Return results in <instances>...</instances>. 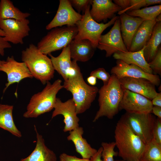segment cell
<instances>
[{
	"label": "cell",
	"mask_w": 161,
	"mask_h": 161,
	"mask_svg": "<svg viewBox=\"0 0 161 161\" xmlns=\"http://www.w3.org/2000/svg\"><path fill=\"white\" fill-rule=\"evenodd\" d=\"M119 17L113 26L106 34L101 35L97 48L106 52V57H110L118 52L128 51L123 42L120 30Z\"/></svg>",
	"instance_id": "obj_9"
},
{
	"label": "cell",
	"mask_w": 161,
	"mask_h": 161,
	"mask_svg": "<svg viewBox=\"0 0 161 161\" xmlns=\"http://www.w3.org/2000/svg\"><path fill=\"white\" fill-rule=\"evenodd\" d=\"M113 2L120 7L122 10L126 9L130 6V0H114Z\"/></svg>",
	"instance_id": "obj_38"
},
{
	"label": "cell",
	"mask_w": 161,
	"mask_h": 161,
	"mask_svg": "<svg viewBox=\"0 0 161 161\" xmlns=\"http://www.w3.org/2000/svg\"><path fill=\"white\" fill-rule=\"evenodd\" d=\"M82 17V15L74 10L69 0H60L57 13L46 29L49 30L65 25L74 26Z\"/></svg>",
	"instance_id": "obj_14"
},
{
	"label": "cell",
	"mask_w": 161,
	"mask_h": 161,
	"mask_svg": "<svg viewBox=\"0 0 161 161\" xmlns=\"http://www.w3.org/2000/svg\"><path fill=\"white\" fill-rule=\"evenodd\" d=\"M21 59L33 77L45 85L54 76L55 70L50 58L41 53L33 44L21 52Z\"/></svg>",
	"instance_id": "obj_3"
},
{
	"label": "cell",
	"mask_w": 161,
	"mask_h": 161,
	"mask_svg": "<svg viewBox=\"0 0 161 161\" xmlns=\"http://www.w3.org/2000/svg\"><path fill=\"white\" fill-rule=\"evenodd\" d=\"M114 161H124L123 160H114Z\"/></svg>",
	"instance_id": "obj_45"
},
{
	"label": "cell",
	"mask_w": 161,
	"mask_h": 161,
	"mask_svg": "<svg viewBox=\"0 0 161 161\" xmlns=\"http://www.w3.org/2000/svg\"><path fill=\"white\" fill-rule=\"evenodd\" d=\"M28 13H24L14 5L10 0L0 1V20L13 19L24 20L30 16Z\"/></svg>",
	"instance_id": "obj_27"
},
{
	"label": "cell",
	"mask_w": 161,
	"mask_h": 161,
	"mask_svg": "<svg viewBox=\"0 0 161 161\" xmlns=\"http://www.w3.org/2000/svg\"><path fill=\"white\" fill-rule=\"evenodd\" d=\"M153 71V74H161V47H160L158 52L154 59L148 63Z\"/></svg>",
	"instance_id": "obj_32"
},
{
	"label": "cell",
	"mask_w": 161,
	"mask_h": 161,
	"mask_svg": "<svg viewBox=\"0 0 161 161\" xmlns=\"http://www.w3.org/2000/svg\"><path fill=\"white\" fill-rule=\"evenodd\" d=\"M125 13L131 16L140 17L144 21H153L161 14V5L146 7L137 10L127 11Z\"/></svg>",
	"instance_id": "obj_29"
},
{
	"label": "cell",
	"mask_w": 161,
	"mask_h": 161,
	"mask_svg": "<svg viewBox=\"0 0 161 161\" xmlns=\"http://www.w3.org/2000/svg\"><path fill=\"white\" fill-rule=\"evenodd\" d=\"M90 5L85 10L82 18L76 24L78 32L74 40L78 41L84 39L89 41L94 47L97 48L103 32L114 24L119 16H115L107 23H99L95 21L90 14Z\"/></svg>",
	"instance_id": "obj_7"
},
{
	"label": "cell",
	"mask_w": 161,
	"mask_h": 161,
	"mask_svg": "<svg viewBox=\"0 0 161 161\" xmlns=\"http://www.w3.org/2000/svg\"><path fill=\"white\" fill-rule=\"evenodd\" d=\"M118 80L123 89L142 95L151 100L157 93L155 85L147 79L124 77Z\"/></svg>",
	"instance_id": "obj_17"
},
{
	"label": "cell",
	"mask_w": 161,
	"mask_h": 161,
	"mask_svg": "<svg viewBox=\"0 0 161 161\" xmlns=\"http://www.w3.org/2000/svg\"><path fill=\"white\" fill-rule=\"evenodd\" d=\"M102 148L100 147L97 150L96 154L90 159V161H102L101 154Z\"/></svg>",
	"instance_id": "obj_40"
},
{
	"label": "cell",
	"mask_w": 161,
	"mask_h": 161,
	"mask_svg": "<svg viewBox=\"0 0 161 161\" xmlns=\"http://www.w3.org/2000/svg\"><path fill=\"white\" fill-rule=\"evenodd\" d=\"M12 46L10 44L5 41L3 37L0 36V54L3 56L4 54V49L6 48H10ZM2 61L0 60V64Z\"/></svg>",
	"instance_id": "obj_37"
},
{
	"label": "cell",
	"mask_w": 161,
	"mask_h": 161,
	"mask_svg": "<svg viewBox=\"0 0 161 161\" xmlns=\"http://www.w3.org/2000/svg\"><path fill=\"white\" fill-rule=\"evenodd\" d=\"M160 0H130V6L126 9L119 12L120 15L127 11L140 9L141 8L156 4H161Z\"/></svg>",
	"instance_id": "obj_31"
},
{
	"label": "cell",
	"mask_w": 161,
	"mask_h": 161,
	"mask_svg": "<svg viewBox=\"0 0 161 161\" xmlns=\"http://www.w3.org/2000/svg\"><path fill=\"white\" fill-rule=\"evenodd\" d=\"M59 159L60 161H90L89 159L79 158L75 156L69 155L65 153L60 155Z\"/></svg>",
	"instance_id": "obj_36"
},
{
	"label": "cell",
	"mask_w": 161,
	"mask_h": 161,
	"mask_svg": "<svg viewBox=\"0 0 161 161\" xmlns=\"http://www.w3.org/2000/svg\"><path fill=\"white\" fill-rule=\"evenodd\" d=\"M29 20L13 19L0 20V29L5 33V41L15 44H23L24 38L29 34Z\"/></svg>",
	"instance_id": "obj_10"
},
{
	"label": "cell",
	"mask_w": 161,
	"mask_h": 161,
	"mask_svg": "<svg viewBox=\"0 0 161 161\" xmlns=\"http://www.w3.org/2000/svg\"><path fill=\"white\" fill-rule=\"evenodd\" d=\"M156 20L157 22L161 21V14L158 15L156 18Z\"/></svg>",
	"instance_id": "obj_43"
},
{
	"label": "cell",
	"mask_w": 161,
	"mask_h": 161,
	"mask_svg": "<svg viewBox=\"0 0 161 161\" xmlns=\"http://www.w3.org/2000/svg\"><path fill=\"white\" fill-rule=\"evenodd\" d=\"M87 81L89 85L94 86L97 83V78L94 76L90 75L87 78Z\"/></svg>",
	"instance_id": "obj_42"
},
{
	"label": "cell",
	"mask_w": 161,
	"mask_h": 161,
	"mask_svg": "<svg viewBox=\"0 0 161 161\" xmlns=\"http://www.w3.org/2000/svg\"><path fill=\"white\" fill-rule=\"evenodd\" d=\"M0 71L5 72L7 76V82L3 93L10 85L18 83L25 78H33L25 63L17 61L13 56H8L6 61H2L0 64Z\"/></svg>",
	"instance_id": "obj_13"
},
{
	"label": "cell",
	"mask_w": 161,
	"mask_h": 161,
	"mask_svg": "<svg viewBox=\"0 0 161 161\" xmlns=\"http://www.w3.org/2000/svg\"><path fill=\"white\" fill-rule=\"evenodd\" d=\"M62 82L60 79L56 80L52 84L47 82L41 92L32 96L23 117L26 118H36L54 109L57 94L63 88Z\"/></svg>",
	"instance_id": "obj_4"
},
{
	"label": "cell",
	"mask_w": 161,
	"mask_h": 161,
	"mask_svg": "<svg viewBox=\"0 0 161 161\" xmlns=\"http://www.w3.org/2000/svg\"><path fill=\"white\" fill-rule=\"evenodd\" d=\"M72 6L79 13L81 12L84 13L87 7L91 4L92 0H69Z\"/></svg>",
	"instance_id": "obj_34"
},
{
	"label": "cell",
	"mask_w": 161,
	"mask_h": 161,
	"mask_svg": "<svg viewBox=\"0 0 161 161\" xmlns=\"http://www.w3.org/2000/svg\"><path fill=\"white\" fill-rule=\"evenodd\" d=\"M111 73L118 79L124 77L142 78L149 80L155 86L160 83V79L158 75L147 73L137 65L128 64L120 60H117L116 64L112 68Z\"/></svg>",
	"instance_id": "obj_15"
},
{
	"label": "cell",
	"mask_w": 161,
	"mask_h": 161,
	"mask_svg": "<svg viewBox=\"0 0 161 161\" xmlns=\"http://www.w3.org/2000/svg\"><path fill=\"white\" fill-rule=\"evenodd\" d=\"M120 15L121 35L124 44L129 51L135 33L144 20L140 17L131 16L125 12Z\"/></svg>",
	"instance_id": "obj_19"
},
{
	"label": "cell",
	"mask_w": 161,
	"mask_h": 161,
	"mask_svg": "<svg viewBox=\"0 0 161 161\" xmlns=\"http://www.w3.org/2000/svg\"><path fill=\"white\" fill-rule=\"evenodd\" d=\"M90 13L93 19L99 23L112 19L115 13L122 10L121 8L111 0H92Z\"/></svg>",
	"instance_id": "obj_18"
},
{
	"label": "cell",
	"mask_w": 161,
	"mask_h": 161,
	"mask_svg": "<svg viewBox=\"0 0 161 161\" xmlns=\"http://www.w3.org/2000/svg\"><path fill=\"white\" fill-rule=\"evenodd\" d=\"M98 93L99 109L93 122H95L103 117L112 119L119 111L123 93V89L114 75L112 74L109 83L102 86Z\"/></svg>",
	"instance_id": "obj_2"
},
{
	"label": "cell",
	"mask_w": 161,
	"mask_h": 161,
	"mask_svg": "<svg viewBox=\"0 0 161 161\" xmlns=\"http://www.w3.org/2000/svg\"><path fill=\"white\" fill-rule=\"evenodd\" d=\"M153 105L151 100L140 94L123 89L119 110L133 113H151Z\"/></svg>",
	"instance_id": "obj_12"
},
{
	"label": "cell",
	"mask_w": 161,
	"mask_h": 161,
	"mask_svg": "<svg viewBox=\"0 0 161 161\" xmlns=\"http://www.w3.org/2000/svg\"><path fill=\"white\" fill-rule=\"evenodd\" d=\"M145 46L141 50L136 52H118L114 53V59L121 60L128 64L137 65L147 73L153 74L149 64L145 61L144 56Z\"/></svg>",
	"instance_id": "obj_24"
},
{
	"label": "cell",
	"mask_w": 161,
	"mask_h": 161,
	"mask_svg": "<svg viewBox=\"0 0 161 161\" xmlns=\"http://www.w3.org/2000/svg\"><path fill=\"white\" fill-rule=\"evenodd\" d=\"M151 102L153 106L161 107V92L157 93L151 100Z\"/></svg>",
	"instance_id": "obj_39"
},
{
	"label": "cell",
	"mask_w": 161,
	"mask_h": 161,
	"mask_svg": "<svg viewBox=\"0 0 161 161\" xmlns=\"http://www.w3.org/2000/svg\"><path fill=\"white\" fill-rule=\"evenodd\" d=\"M49 55L55 70L62 77L64 81L82 75L77 61L71 60L69 44L63 49L58 56L54 57L51 54Z\"/></svg>",
	"instance_id": "obj_11"
},
{
	"label": "cell",
	"mask_w": 161,
	"mask_h": 161,
	"mask_svg": "<svg viewBox=\"0 0 161 161\" xmlns=\"http://www.w3.org/2000/svg\"><path fill=\"white\" fill-rule=\"evenodd\" d=\"M78 32L76 25L54 28L41 39L37 46L41 53L49 55L68 45Z\"/></svg>",
	"instance_id": "obj_6"
},
{
	"label": "cell",
	"mask_w": 161,
	"mask_h": 161,
	"mask_svg": "<svg viewBox=\"0 0 161 161\" xmlns=\"http://www.w3.org/2000/svg\"><path fill=\"white\" fill-rule=\"evenodd\" d=\"M151 113H153L158 118L161 119V107L153 106Z\"/></svg>",
	"instance_id": "obj_41"
},
{
	"label": "cell",
	"mask_w": 161,
	"mask_h": 161,
	"mask_svg": "<svg viewBox=\"0 0 161 161\" xmlns=\"http://www.w3.org/2000/svg\"><path fill=\"white\" fill-rule=\"evenodd\" d=\"M161 43V21L155 25L151 37L146 44L143 54L145 61L150 62L157 53Z\"/></svg>",
	"instance_id": "obj_25"
},
{
	"label": "cell",
	"mask_w": 161,
	"mask_h": 161,
	"mask_svg": "<svg viewBox=\"0 0 161 161\" xmlns=\"http://www.w3.org/2000/svg\"><path fill=\"white\" fill-rule=\"evenodd\" d=\"M157 21H144L137 30L132 39L129 51L136 52L142 49L151 38Z\"/></svg>",
	"instance_id": "obj_23"
},
{
	"label": "cell",
	"mask_w": 161,
	"mask_h": 161,
	"mask_svg": "<svg viewBox=\"0 0 161 161\" xmlns=\"http://www.w3.org/2000/svg\"><path fill=\"white\" fill-rule=\"evenodd\" d=\"M121 117L145 144L153 139V131L157 118L152 113L126 112Z\"/></svg>",
	"instance_id": "obj_8"
},
{
	"label": "cell",
	"mask_w": 161,
	"mask_h": 161,
	"mask_svg": "<svg viewBox=\"0 0 161 161\" xmlns=\"http://www.w3.org/2000/svg\"><path fill=\"white\" fill-rule=\"evenodd\" d=\"M139 161H161V145L153 138L145 144Z\"/></svg>",
	"instance_id": "obj_28"
},
{
	"label": "cell",
	"mask_w": 161,
	"mask_h": 161,
	"mask_svg": "<svg viewBox=\"0 0 161 161\" xmlns=\"http://www.w3.org/2000/svg\"><path fill=\"white\" fill-rule=\"evenodd\" d=\"M153 138L161 145V119L157 118L153 131Z\"/></svg>",
	"instance_id": "obj_35"
},
{
	"label": "cell",
	"mask_w": 161,
	"mask_h": 161,
	"mask_svg": "<svg viewBox=\"0 0 161 161\" xmlns=\"http://www.w3.org/2000/svg\"><path fill=\"white\" fill-rule=\"evenodd\" d=\"M34 127L37 138L35 148L28 157L20 161H57L56 154L46 145L43 136L38 132L35 125Z\"/></svg>",
	"instance_id": "obj_22"
},
{
	"label": "cell",
	"mask_w": 161,
	"mask_h": 161,
	"mask_svg": "<svg viewBox=\"0 0 161 161\" xmlns=\"http://www.w3.org/2000/svg\"><path fill=\"white\" fill-rule=\"evenodd\" d=\"M54 109L52 118L58 115L63 116L64 132L70 131L79 126V119L77 116L76 106L72 98L63 102L57 97Z\"/></svg>",
	"instance_id": "obj_16"
},
{
	"label": "cell",
	"mask_w": 161,
	"mask_h": 161,
	"mask_svg": "<svg viewBox=\"0 0 161 161\" xmlns=\"http://www.w3.org/2000/svg\"><path fill=\"white\" fill-rule=\"evenodd\" d=\"M63 85V88L72 93L77 114L89 108L99 90L97 87L86 83L82 75L64 81Z\"/></svg>",
	"instance_id": "obj_5"
},
{
	"label": "cell",
	"mask_w": 161,
	"mask_h": 161,
	"mask_svg": "<svg viewBox=\"0 0 161 161\" xmlns=\"http://www.w3.org/2000/svg\"><path fill=\"white\" fill-rule=\"evenodd\" d=\"M5 33L3 31L0 29V36L4 37L5 36Z\"/></svg>",
	"instance_id": "obj_44"
},
{
	"label": "cell",
	"mask_w": 161,
	"mask_h": 161,
	"mask_svg": "<svg viewBox=\"0 0 161 161\" xmlns=\"http://www.w3.org/2000/svg\"><path fill=\"white\" fill-rule=\"evenodd\" d=\"M90 75L94 76L101 80L103 82V85H106L109 83L111 76L103 68H99L92 71Z\"/></svg>",
	"instance_id": "obj_33"
},
{
	"label": "cell",
	"mask_w": 161,
	"mask_h": 161,
	"mask_svg": "<svg viewBox=\"0 0 161 161\" xmlns=\"http://www.w3.org/2000/svg\"><path fill=\"white\" fill-rule=\"evenodd\" d=\"M118 155L125 161H139L145 144L132 130L121 117L114 131Z\"/></svg>",
	"instance_id": "obj_1"
},
{
	"label": "cell",
	"mask_w": 161,
	"mask_h": 161,
	"mask_svg": "<svg viewBox=\"0 0 161 161\" xmlns=\"http://www.w3.org/2000/svg\"><path fill=\"white\" fill-rule=\"evenodd\" d=\"M13 108L12 105L0 104V128L20 137L21 133L16 127L13 118Z\"/></svg>",
	"instance_id": "obj_26"
},
{
	"label": "cell",
	"mask_w": 161,
	"mask_h": 161,
	"mask_svg": "<svg viewBox=\"0 0 161 161\" xmlns=\"http://www.w3.org/2000/svg\"><path fill=\"white\" fill-rule=\"evenodd\" d=\"M83 128L79 126L69 131L67 139L72 142L76 151L81 155L82 158L90 159L96 154L97 150L92 148L83 137Z\"/></svg>",
	"instance_id": "obj_20"
},
{
	"label": "cell",
	"mask_w": 161,
	"mask_h": 161,
	"mask_svg": "<svg viewBox=\"0 0 161 161\" xmlns=\"http://www.w3.org/2000/svg\"><path fill=\"white\" fill-rule=\"evenodd\" d=\"M102 151L101 157L102 161H114V157L118 155V152L114 151L116 145L114 142L101 143Z\"/></svg>",
	"instance_id": "obj_30"
},
{
	"label": "cell",
	"mask_w": 161,
	"mask_h": 161,
	"mask_svg": "<svg viewBox=\"0 0 161 161\" xmlns=\"http://www.w3.org/2000/svg\"><path fill=\"white\" fill-rule=\"evenodd\" d=\"M69 46L71 58L77 61H88L93 56L96 49L91 42L87 39L78 41L73 39Z\"/></svg>",
	"instance_id": "obj_21"
}]
</instances>
